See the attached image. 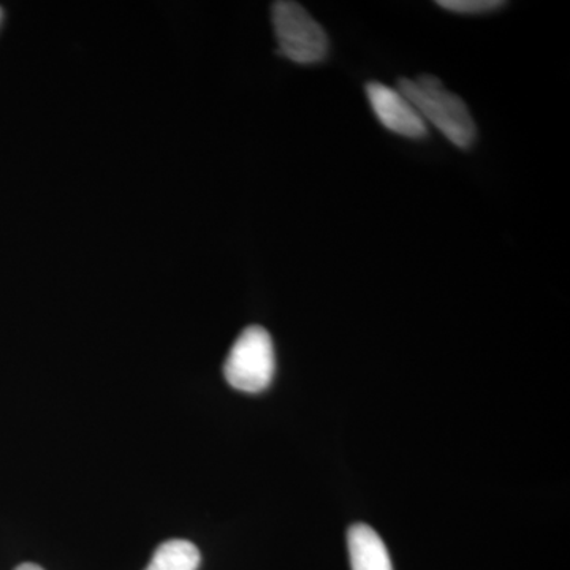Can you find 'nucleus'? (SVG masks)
Here are the masks:
<instances>
[{
    "instance_id": "423d86ee",
    "label": "nucleus",
    "mask_w": 570,
    "mask_h": 570,
    "mask_svg": "<svg viewBox=\"0 0 570 570\" xmlns=\"http://www.w3.org/2000/svg\"><path fill=\"white\" fill-rule=\"evenodd\" d=\"M200 561V550L193 542L174 539L156 550L146 570H197Z\"/></svg>"
},
{
    "instance_id": "0eeeda50",
    "label": "nucleus",
    "mask_w": 570,
    "mask_h": 570,
    "mask_svg": "<svg viewBox=\"0 0 570 570\" xmlns=\"http://www.w3.org/2000/svg\"><path fill=\"white\" fill-rule=\"evenodd\" d=\"M438 6L453 13L482 14L502 9L505 3L499 0H439Z\"/></svg>"
},
{
    "instance_id": "6e6552de",
    "label": "nucleus",
    "mask_w": 570,
    "mask_h": 570,
    "mask_svg": "<svg viewBox=\"0 0 570 570\" xmlns=\"http://www.w3.org/2000/svg\"><path fill=\"white\" fill-rule=\"evenodd\" d=\"M14 570H43L40 566L32 564V562H26V564L18 566Z\"/></svg>"
},
{
    "instance_id": "7ed1b4c3",
    "label": "nucleus",
    "mask_w": 570,
    "mask_h": 570,
    "mask_svg": "<svg viewBox=\"0 0 570 570\" xmlns=\"http://www.w3.org/2000/svg\"><path fill=\"white\" fill-rule=\"evenodd\" d=\"M272 17L281 55L302 66L325 61L330 50L328 37L299 3L288 0L275 2Z\"/></svg>"
},
{
    "instance_id": "f03ea898",
    "label": "nucleus",
    "mask_w": 570,
    "mask_h": 570,
    "mask_svg": "<svg viewBox=\"0 0 570 570\" xmlns=\"http://www.w3.org/2000/svg\"><path fill=\"white\" fill-rule=\"evenodd\" d=\"M276 358L272 336L262 326H247L225 360L228 384L239 392H264L275 376Z\"/></svg>"
},
{
    "instance_id": "20e7f679",
    "label": "nucleus",
    "mask_w": 570,
    "mask_h": 570,
    "mask_svg": "<svg viewBox=\"0 0 570 570\" xmlns=\"http://www.w3.org/2000/svg\"><path fill=\"white\" fill-rule=\"evenodd\" d=\"M366 96L374 115L385 129L406 138L426 137V122L397 89L371 81L366 86Z\"/></svg>"
},
{
    "instance_id": "f257e3e1",
    "label": "nucleus",
    "mask_w": 570,
    "mask_h": 570,
    "mask_svg": "<svg viewBox=\"0 0 570 570\" xmlns=\"http://www.w3.org/2000/svg\"><path fill=\"white\" fill-rule=\"evenodd\" d=\"M397 91L406 97L423 121L433 124L456 148L469 149L474 145L478 127L468 105L456 94L449 92L436 77L401 78Z\"/></svg>"
},
{
    "instance_id": "39448f33",
    "label": "nucleus",
    "mask_w": 570,
    "mask_h": 570,
    "mask_svg": "<svg viewBox=\"0 0 570 570\" xmlns=\"http://www.w3.org/2000/svg\"><path fill=\"white\" fill-rule=\"evenodd\" d=\"M347 549L352 570H393L384 540L365 523L347 531Z\"/></svg>"
},
{
    "instance_id": "1a4fd4ad",
    "label": "nucleus",
    "mask_w": 570,
    "mask_h": 570,
    "mask_svg": "<svg viewBox=\"0 0 570 570\" xmlns=\"http://www.w3.org/2000/svg\"><path fill=\"white\" fill-rule=\"evenodd\" d=\"M0 18H2V10H0Z\"/></svg>"
}]
</instances>
